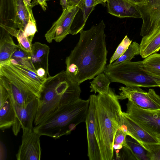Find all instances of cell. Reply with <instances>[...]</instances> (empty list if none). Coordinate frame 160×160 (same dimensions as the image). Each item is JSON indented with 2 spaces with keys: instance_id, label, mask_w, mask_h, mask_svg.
Segmentation results:
<instances>
[{
  "instance_id": "obj_33",
  "label": "cell",
  "mask_w": 160,
  "mask_h": 160,
  "mask_svg": "<svg viewBox=\"0 0 160 160\" xmlns=\"http://www.w3.org/2000/svg\"><path fill=\"white\" fill-rule=\"evenodd\" d=\"M9 95L5 88L0 85V107H1L7 100Z\"/></svg>"
},
{
  "instance_id": "obj_21",
  "label": "cell",
  "mask_w": 160,
  "mask_h": 160,
  "mask_svg": "<svg viewBox=\"0 0 160 160\" xmlns=\"http://www.w3.org/2000/svg\"><path fill=\"white\" fill-rule=\"evenodd\" d=\"M142 61L144 70L160 84V53L151 54Z\"/></svg>"
},
{
  "instance_id": "obj_25",
  "label": "cell",
  "mask_w": 160,
  "mask_h": 160,
  "mask_svg": "<svg viewBox=\"0 0 160 160\" xmlns=\"http://www.w3.org/2000/svg\"><path fill=\"white\" fill-rule=\"evenodd\" d=\"M16 26L17 29L24 31L29 21L28 12L23 0H16Z\"/></svg>"
},
{
  "instance_id": "obj_15",
  "label": "cell",
  "mask_w": 160,
  "mask_h": 160,
  "mask_svg": "<svg viewBox=\"0 0 160 160\" xmlns=\"http://www.w3.org/2000/svg\"><path fill=\"white\" fill-rule=\"evenodd\" d=\"M49 52L50 48L46 44L38 42L32 44L31 60L36 71L42 68L49 74L48 59Z\"/></svg>"
},
{
  "instance_id": "obj_20",
  "label": "cell",
  "mask_w": 160,
  "mask_h": 160,
  "mask_svg": "<svg viewBox=\"0 0 160 160\" xmlns=\"http://www.w3.org/2000/svg\"><path fill=\"white\" fill-rule=\"evenodd\" d=\"M15 113L12 101L8 98L0 107V128L4 130L10 128L14 124Z\"/></svg>"
},
{
  "instance_id": "obj_27",
  "label": "cell",
  "mask_w": 160,
  "mask_h": 160,
  "mask_svg": "<svg viewBox=\"0 0 160 160\" xmlns=\"http://www.w3.org/2000/svg\"><path fill=\"white\" fill-rule=\"evenodd\" d=\"M132 41L126 35L118 45L115 52L111 57L109 64H111L118 59L125 52L131 43Z\"/></svg>"
},
{
  "instance_id": "obj_28",
  "label": "cell",
  "mask_w": 160,
  "mask_h": 160,
  "mask_svg": "<svg viewBox=\"0 0 160 160\" xmlns=\"http://www.w3.org/2000/svg\"><path fill=\"white\" fill-rule=\"evenodd\" d=\"M127 136L120 128L118 129L114 138L113 145L114 150H119L123 147L127 148L130 150L129 147L126 142Z\"/></svg>"
},
{
  "instance_id": "obj_19",
  "label": "cell",
  "mask_w": 160,
  "mask_h": 160,
  "mask_svg": "<svg viewBox=\"0 0 160 160\" xmlns=\"http://www.w3.org/2000/svg\"><path fill=\"white\" fill-rule=\"evenodd\" d=\"M140 55L142 58L155 53L160 50V29L143 37L140 44Z\"/></svg>"
},
{
  "instance_id": "obj_13",
  "label": "cell",
  "mask_w": 160,
  "mask_h": 160,
  "mask_svg": "<svg viewBox=\"0 0 160 160\" xmlns=\"http://www.w3.org/2000/svg\"><path fill=\"white\" fill-rule=\"evenodd\" d=\"M107 11L120 18H141L138 6L128 0H107Z\"/></svg>"
},
{
  "instance_id": "obj_1",
  "label": "cell",
  "mask_w": 160,
  "mask_h": 160,
  "mask_svg": "<svg viewBox=\"0 0 160 160\" xmlns=\"http://www.w3.org/2000/svg\"><path fill=\"white\" fill-rule=\"evenodd\" d=\"M105 27L102 20L89 30L80 31L78 42L66 59L67 72L79 84L102 72L106 67Z\"/></svg>"
},
{
  "instance_id": "obj_3",
  "label": "cell",
  "mask_w": 160,
  "mask_h": 160,
  "mask_svg": "<svg viewBox=\"0 0 160 160\" xmlns=\"http://www.w3.org/2000/svg\"><path fill=\"white\" fill-rule=\"evenodd\" d=\"M96 118L101 160L113 159V145L116 132L120 127L122 112L113 89L107 94L98 93L96 101Z\"/></svg>"
},
{
  "instance_id": "obj_32",
  "label": "cell",
  "mask_w": 160,
  "mask_h": 160,
  "mask_svg": "<svg viewBox=\"0 0 160 160\" xmlns=\"http://www.w3.org/2000/svg\"><path fill=\"white\" fill-rule=\"evenodd\" d=\"M28 12L29 20H35L33 15L32 8L35 5L38 4L37 0H23Z\"/></svg>"
},
{
  "instance_id": "obj_4",
  "label": "cell",
  "mask_w": 160,
  "mask_h": 160,
  "mask_svg": "<svg viewBox=\"0 0 160 160\" xmlns=\"http://www.w3.org/2000/svg\"><path fill=\"white\" fill-rule=\"evenodd\" d=\"M89 104V98L84 100L80 98L61 107L33 129L41 136L55 139L69 134L78 124L85 122Z\"/></svg>"
},
{
  "instance_id": "obj_23",
  "label": "cell",
  "mask_w": 160,
  "mask_h": 160,
  "mask_svg": "<svg viewBox=\"0 0 160 160\" xmlns=\"http://www.w3.org/2000/svg\"><path fill=\"white\" fill-rule=\"evenodd\" d=\"M111 82L109 78L104 73H101L93 78L90 83L91 92L102 94H107L109 89V86Z\"/></svg>"
},
{
  "instance_id": "obj_30",
  "label": "cell",
  "mask_w": 160,
  "mask_h": 160,
  "mask_svg": "<svg viewBox=\"0 0 160 160\" xmlns=\"http://www.w3.org/2000/svg\"><path fill=\"white\" fill-rule=\"evenodd\" d=\"M142 146L147 150L149 160H160V143L144 144Z\"/></svg>"
},
{
  "instance_id": "obj_26",
  "label": "cell",
  "mask_w": 160,
  "mask_h": 160,
  "mask_svg": "<svg viewBox=\"0 0 160 160\" xmlns=\"http://www.w3.org/2000/svg\"><path fill=\"white\" fill-rule=\"evenodd\" d=\"M140 53V44L134 41L131 43L122 55L112 63L108 64L112 66L122 62L131 61L135 56L139 54Z\"/></svg>"
},
{
  "instance_id": "obj_24",
  "label": "cell",
  "mask_w": 160,
  "mask_h": 160,
  "mask_svg": "<svg viewBox=\"0 0 160 160\" xmlns=\"http://www.w3.org/2000/svg\"><path fill=\"white\" fill-rule=\"evenodd\" d=\"M130 150L136 160H149L147 150L139 142L129 136L126 137Z\"/></svg>"
},
{
  "instance_id": "obj_17",
  "label": "cell",
  "mask_w": 160,
  "mask_h": 160,
  "mask_svg": "<svg viewBox=\"0 0 160 160\" xmlns=\"http://www.w3.org/2000/svg\"><path fill=\"white\" fill-rule=\"evenodd\" d=\"M16 16V0H0V24L17 29Z\"/></svg>"
},
{
  "instance_id": "obj_12",
  "label": "cell",
  "mask_w": 160,
  "mask_h": 160,
  "mask_svg": "<svg viewBox=\"0 0 160 160\" xmlns=\"http://www.w3.org/2000/svg\"><path fill=\"white\" fill-rule=\"evenodd\" d=\"M120 128L127 135L137 141L142 146L144 144L160 143V141L148 133L122 112L120 116Z\"/></svg>"
},
{
  "instance_id": "obj_39",
  "label": "cell",
  "mask_w": 160,
  "mask_h": 160,
  "mask_svg": "<svg viewBox=\"0 0 160 160\" xmlns=\"http://www.w3.org/2000/svg\"><path fill=\"white\" fill-rule=\"evenodd\" d=\"M46 0L47 1H49V0Z\"/></svg>"
},
{
  "instance_id": "obj_7",
  "label": "cell",
  "mask_w": 160,
  "mask_h": 160,
  "mask_svg": "<svg viewBox=\"0 0 160 160\" xmlns=\"http://www.w3.org/2000/svg\"><path fill=\"white\" fill-rule=\"evenodd\" d=\"M117 95L119 100L128 99L139 107L146 109H160V96L153 89L146 92L140 87H120Z\"/></svg>"
},
{
  "instance_id": "obj_9",
  "label": "cell",
  "mask_w": 160,
  "mask_h": 160,
  "mask_svg": "<svg viewBox=\"0 0 160 160\" xmlns=\"http://www.w3.org/2000/svg\"><path fill=\"white\" fill-rule=\"evenodd\" d=\"M79 9L78 6L72 5L62 11L59 18L45 34L48 42L50 43L53 41L60 42L70 34L72 25Z\"/></svg>"
},
{
  "instance_id": "obj_31",
  "label": "cell",
  "mask_w": 160,
  "mask_h": 160,
  "mask_svg": "<svg viewBox=\"0 0 160 160\" xmlns=\"http://www.w3.org/2000/svg\"><path fill=\"white\" fill-rule=\"evenodd\" d=\"M37 32L36 21L29 20L24 32L25 35L31 43H32L33 37Z\"/></svg>"
},
{
  "instance_id": "obj_11",
  "label": "cell",
  "mask_w": 160,
  "mask_h": 160,
  "mask_svg": "<svg viewBox=\"0 0 160 160\" xmlns=\"http://www.w3.org/2000/svg\"><path fill=\"white\" fill-rule=\"evenodd\" d=\"M11 100L15 113V122L12 127L14 135H17L21 128L33 129V123L35 118L38 108V98H35L27 105L23 106L18 105Z\"/></svg>"
},
{
  "instance_id": "obj_38",
  "label": "cell",
  "mask_w": 160,
  "mask_h": 160,
  "mask_svg": "<svg viewBox=\"0 0 160 160\" xmlns=\"http://www.w3.org/2000/svg\"><path fill=\"white\" fill-rule=\"evenodd\" d=\"M107 0H95L94 5L95 6L99 4H104Z\"/></svg>"
},
{
  "instance_id": "obj_18",
  "label": "cell",
  "mask_w": 160,
  "mask_h": 160,
  "mask_svg": "<svg viewBox=\"0 0 160 160\" xmlns=\"http://www.w3.org/2000/svg\"><path fill=\"white\" fill-rule=\"evenodd\" d=\"M11 35L0 28V65L9 62L18 46L16 44Z\"/></svg>"
},
{
  "instance_id": "obj_2",
  "label": "cell",
  "mask_w": 160,
  "mask_h": 160,
  "mask_svg": "<svg viewBox=\"0 0 160 160\" xmlns=\"http://www.w3.org/2000/svg\"><path fill=\"white\" fill-rule=\"evenodd\" d=\"M79 83L63 70L46 79L38 98V109L34 121L37 126L62 107L80 98L81 90Z\"/></svg>"
},
{
  "instance_id": "obj_36",
  "label": "cell",
  "mask_w": 160,
  "mask_h": 160,
  "mask_svg": "<svg viewBox=\"0 0 160 160\" xmlns=\"http://www.w3.org/2000/svg\"><path fill=\"white\" fill-rule=\"evenodd\" d=\"M60 4L62 8V11L68 8L69 5L68 0H60Z\"/></svg>"
},
{
  "instance_id": "obj_34",
  "label": "cell",
  "mask_w": 160,
  "mask_h": 160,
  "mask_svg": "<svg viewBox=\"0 0 160 160\" xmlns=\"http://www.w3.org/2000/svg\"><path fill=\"white\" fill-rule=\"evenodd\" d=\"M6 150L4 145L1 141L0 142V160L5 159L7 156Z\"/></svg>"
},
{
  "instance_id": "obj_6",
  "label": "cell",
  "mask_w": 160,
  "mask_h": 160,
  "mask_svg": "<svg viewBox=\"0 0 160 160\" xmlns=\"http://www.w3.org/2000/svg\"><path fill=\"white\" fill-rule=\"evenodd\" d=\"M126 115L144 130L160 141V109L141 108L128 101Z\"/></svg>"
},
{
  "instance_id": "obj_10",
  "label": "cell",
  "mask_w": 160,
  "mask_h": 160,
  "mask_svg": "<svg viewBox=\"0 0 160 160\" xmlns=\"http://www.w3.org/2000/svg\"><path fill=\"white\" fill-rule=\"evenodd\" d=\"M22 143L16 154L18 160H40L41 155L40 134L33 129H22Z\"/></svg>"
},
{
  "instance_id": "obj_22",
  "label": "cell",
  "mask_w": 160,
  "mask_h": 160,
  "mask_svg": "<svg viewBox=\"0 0 160 160\" xmlns=\"http://www.w3.org/2000/svg\"><path fill=\"white\" fill-rule=\"evenodd\" d=\"M9 62L14 65H19L37 72L31 61V53L23 50L18 44Z\"/></svg>"
},
{
  "instance_id": "obj_35",
  "label": "cell",
  "mask_w": 160,
  "mask_h": 160,
  "mask_svg": "<svg viewBox=\"0 0 160 160\" xmlns=\"http://www.w3.org/2000/svg\"><path fill=\"white\" fill-rule=\"evenodd\" d=\"M136 4L138 6L141 7L146 5L148 2V0H128Z\"/></svg>"
},
{
  "instance_id": "obj_16",
  "label": "cell",
  "mask_w": 160,
  "mask_h": 160,
  "mask_svg": "<svg viewBox=\"0 0 160 160\" xmlns=\"http://www.w3.org/2000/svg\"><path fill=\"white\" fill-rule=\"evenodd\" d=\"M142 20L140 35L144 37L160 29V5L141 17Z\"/></svg>"
},
{
  "instance_id": "obj_5",
  "label": "cell",
  "mask_w": 160,
  "mask_h": 160,
  "mask_svg": "<svg viewBox=\"0 0 160 160\" xmlns=\"http://www.w3.org/2000/svg\"><path fill=\"white\" fill-rule=\"evenodd\" d=\"M142 66V61H126L112 66L108 64L103 72L111 82L127 86L160 87V84L147 73Z\"/></svg>"
},
{
  "instance_id": "obj_29",
  "label": "cell",
  "mask_w": 160,
  "mask_h": 160,
  "mask_svg": "<svg viewBox=\"0 0 160 160\" xmlns=\"http://www.w3.org/2000/svg\"><path fill=\"white\" fill-rule=\"evenodd\" d=\"M15 38L17 39L18 44L21 48L27 52L31 53L32 43L25 35L24 31L21 29H18Z\"/></svg>"
},
{
  "instance_id": "obj_14",
  "label": "cell",
  "mask_w": 160,
  "mask_h": 160,
  "mask_svg": "<svg viewBox=\"0 0 160 160\" xmlns=\"http://www.w3.org/2000/svg\"><path fill=\"white\" fill-rule=\"evenodd\" d=\"M95 0H76L75 5L79 9L72 25L70 34L76 35L83 30L87 19L94 9Z\"/></svg>"
},
{
  "instance_id": "obj_8",
  "label": "cell",
  "mask_w": 160,
  "mask_h": 160,
  "mask_svg": "<svg viewBox=\"0 0 160 160\" xmlns=\"http://www.w3.org/2000/svg\"><path fill=\"white\" fill-rule=\"evenodd\" d=\"M97 95H91L85 122L87 132L88 151L89 160H101L99 144L96 118Z\"/></svg>"
},
{
  "instance_id": "obj_37",
  "label": "cell",
  "mask_w": 160,
  "mask_h": 160,
  "mask_svg": "<svg viewBox=\"0 0 160 160\" xmlns=\"http://www.w3.org/2000/svg\"><path fill=\"white\" fill-rule=\"evenodd\" d=\"M38 3L39 4L43 10L45 11L46 10V8L48 7L46 3V0H37Z\"/></svg>"
}]
</instances>
